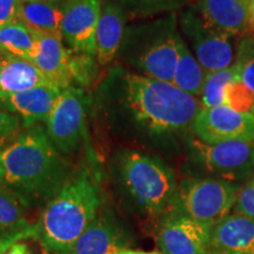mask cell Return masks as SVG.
Masks as SVG:
<instances>
[{
  "label": "cell",
  "mask_w": 254,
  "mask_h": 254,
  "mask_svg": "<svg viewBox=\"0 0 254 254\" xmlns=\"http://www.w3.org/2000/svg\"><path fill=\"white\" fill-rule=\"evenodd\" d=\"M40 125L27 127L1 150L4 185L27 208L45 206L71 177V167Z\"/></svg>",
  "instance_id": "obj_1"
},
{
  "label": "cell",
  "mask_w": 254,
  "mask_h": 254,
  "mask_svg": "<svg viewBox=\"0 0 254 254\" xmlns=\"http://www.w3.org/2000/svg\"><path fill=\"white\" fill-rule=\"evenodd\" d=\"M118 91L124 114L150 134H167L192 127L201 110L194 97L176 85L142 74L125 73Z\"/></svg>",
  "instance_id": "obj_2"
},
{
  "label": "cell",
  "mask_w": 254,
  "mask_h": 254,
  "mask_svg": "<svg viewBox=\"0 0 254 254\" xmlns=\"http://www.w3.org/2000/svg\"><path fill=\"white\" fill-rule=\"evenodd\" d=\"M101 207V195L88 171L71 176L45 205L36 222V239L50 254H69Z\"/></svg>",
  "instance_id": "obj_3"
},
{
  "label": "cell",
  "mask_w": 254,
  "mask_h": 254,
  "mask_svg": "<svg viewBox=\"0 0 254 254\" xmlns=\"http://www.w3.org/2000/svg\"><path fill=\"white\" fill-rule=\"evenodd\" d=\"M120 180L127 194L148 215L167 211L178 189L173 171L160 159L136 151L119 158Z\"/></svg>",
  "instance_id": "obj_4"
},
{
  "label": "cell",
  "mask_w": 254,
  "mask_h": 254,
  "mask_svg": "<svg viewBox=\"0 0 254 254\" xmlns=\"http://www.w3.org/2000/svg\"><path fill=\"white\" fill-rule=\"evenodd\" d=\"M238 184L219 178H190L178 186L167 212L213 227L236 206Z\"/></svg>",
  "instance_id": "obj_5"
},
{
  "label": "cell",
  "mask_w": 254,
  "mask_h": 254,
  "mask_svg": "<svg viewBox=\"0 0 254 254\" xmlns=\"http://www.w3.org/2000/svg\"><path fill=\"white\" fill-rule=\"evenodd\" d=\"M193 157L219 179L234 183L245 180L254 171V141H224L209 145L192 141Z\"/></svg>",
  "instance_id": "obj_6"
},
{
  "label": "cell",
  "mask_w": 254,
  "mask_h": 254,
  "mask_svg": "<svg viewBox=\"0 0 254 254\" xmlns=\"http://www.w3.org/2000/svg\"><path fill=\"white\" fill-rule=\"evenodd\" d=\"M180 25L190 43L194 57L206 72L221 71L233 66L236 57L232 37L208 26L193 9L182 15Z\"/></svg>",
  "instance_id": "obj_7"
},
{
  "label": "cell",
  "mask_w": 254,
  "mask_h": 254,
  "mask_svg": "<svg viewBox=\"0 0 254 254\" xmlns=\"http://www.w3.org/2000/svg\"><path fill=\"white\" fill-rule=\"evenodd\" d=\"M85 124V98L81 90L68 87L62 91L46 120V132L62 153L77 151Z\"/></svg>",
  "instance_id": "obj_8"
},
{
  "label": "cell",
  "mask_w": 254,
  "mask_h": 254,
  "mask_svg": "<svg viewBox=\"0 0 254 254\" xmlns=\"http://www.w3.org/2000/svg\"><path fill=\"white\" fill-rule=\"evenodd\" d=\"M200 141L213 145L224 141H254V114L222 106L201 109L192 125Z\"/></svg>",
  "instance_id": "obj_9"
},
{
  "label": "cell",
  "mask_w": 254,
  "mask_h": 254,
  "mask_svg": "<svg viewBox=\"0 0 254 254\" xmlns=\"http://www.w3.org/2000/svg\"><path fill=\"white\" fill-rule=\"evenodd\" d=\"M212 226L185 215L168 213L159 225L157 244L161 254H209Z\"/></svg>",
  "instance_id": "obj_10"
},
{
  "label": "cell",
  "mask_w": 254,
  "mask_h": 254,
  "mask_svg": "<svg viewBox=\"0 0 254 254\" xmlns=\"http://www.w3.org/2000/svg\"><path fill=\"white\" fill-rule=\"evenodd\" d=\"M101 0H67L64 4L62 37L77 55H95V37Z\"/></svg>",
  "instance_id": "obj_11"
},
{
  "label": "cell",
  "mask_w": 254,
  "mask_h": 254,
  "mask_svg": "<svg viewBox=\"0 0 254 254\" xmlns=\"http://www.w3.org/2000/svg\"><path fill=\"white\" fill-rule=\"evenodd\" d=\"M131 234L110 209H101L69 254H113L129 249Z\"/></svg>",
  "instance_id": "obj_12"
},
{
  "label": "cell",
  "mask_w": 254,
  "mask_h": 254,
  "mask_svg": "<svg viewBox=\"0 0 254 254\" xmlns=\"http://www.w3.org/2000/svg\"><path fill=\"white\" fill-rule=\"evenodd\" d=\"M179 34L168 30L150 38L136 55L135 65L142 75L173 84L178 63Z\"/></svg>",
  "instance_id": "obj_13"
},
{
  "label": "cell",
  "mask_w": 254,
  "mask_h": 254,
  "mask_svg": "<svg viewBox=\"0 0 254 254\" xmlns=\"http://www.w3.org/2000/svg\"><path fill=\"white\" fill-rule=\"evenodd\" d=\"M209 253L254 254V219L230 213L212 227Z\"/></svg>",
  "instance_id": "obj_14"
},
{
  "label": "cell",
  "mask_w": 254,
  "mask_h": 254,
  "mask_svg": "<svg viewBox=\"0 0 254 254\" xmlns=\"http://www.w3.org/2000/svg\"><path fill=\"white\" fill-rule=\"evenodd\" d=\"M193 11L208 26L230 37L250 26V0H199Z\"/></svg>",
  "instance_id": "obj_15"
},
{
  "label": "cell",
  "mask_w": 254,
  "mask_h": 254,
  "mask_svg": "<svg viewBox=\"0 0 254 254\" xmlns=\"http://www.w3.org/2000/svg\"><path fill=\"white\" fill-rule=\"evenodd\" d=\"M39 51L33 64L45 75L52 86L60 91L72 87V55L63 44L62 38L38 33Z\"/></svg>",
  "instance_id": "obj_16"
},
{
  "label": "cell",
  "mask_w": 254,
  "mask_h": 254,
  "mask_svg": "<svg viewBox=\"0 0 254 254\" xmlns=\"http://www.w3.org/2000/svg\"><path fill=\"white\" fill-rule=\"evenodd\" d=\"M62 91L53 86H40L14 94H0V101L21 120L23 127L46 122Z\"/></svg>",
  "instance_id": "obj_17"
},
{
  "label": "cell",
  "mask_w": 254,
  "mask_h": 254,
  "mask_svg": "<svg viewBox=\"0 0 254 254\" xmlns=\"http://www.w3.org/2000/svg\"><path fill=\"white\" fill-rule=\"evenodd\" d=\"M40 86L52 85L32 62L7 56L0 63V94L20 93Z\"/></svg>",
  "instance_id": "obj_18"
},
{
  "label": "cell",
  "mask_w": 254,
  "mask_h": 254,
  "mask_svg": "<svg viewBox=\"0 0 254 254\" xmlns=\"http://www.w3.org/2000/svg\"><path fill=\"white\" fill-rule=\"evenodd\" d=\"M125 19L119 6L107 4L101 9L95 37V56L100 65H107L116 57L124 36Z\"/></svg>",
  "instance_id": "obj_19"
},
{
  "label": "cell",
  "mask_w": 254,
  "mask_h": 254,
  "mask_svg": "<svg viewBox=\"0 0 254 254\" xmlns=\"http://www.w3.org/2000/svg\"><path fill=\"white\" fill-rule=\"evenodd\" d=\"M65 2L21 1L18 21L41 34L62 38V23Z\"/></svg>",
  "instance_id": "obj_20"
},
{
  "label": "cell",
  "mask_w": 254,
  "mask_h": 254,
  "mask_svg": "<svg viewBox=\"0 0 254 254\" xmlns=\"http://www.w3.org/2000/svg\"><path fill=\"white\" fill-rule=\"evenodd\" d=\"M0 47L7 56L33 63L39 51L38 33L15 20L0 27Z\"/></svg>",
  "instance_id": "obj_21"
},
{
  "label": "cell",
  "mask_w": 254,
  "mask_h": 254,
  "mask_svg": "<svg viewBox=\"0 0 254 254\" xmlns=\"http://www.w3.org/2000/svg\"><path fill=\"white\" fill-rule=\"evenodd\" d=\"M207 72L201 67L198 60L179 36L178 38V63L174 82L178 88L192 97H200Z\"/></svg>",
  "instance_id": "obj_22"
},
{
  "label": "cell",
  "mask_w": 254,
  "mask_h": 254,
  "mask_svg": "<svg viewBox=\"0 0 254 254\" xmlns=\"http://www.w3.org/2000/svg\"><path fill=\"white\" fill-rule=\"evenodd\" d=\"M26 209L13 190L4 184L0 185V234L15 233L32 226L33 224L26 218Z\"/></svg>",
  "instance_id": "obj_23"
},
{
  "label": "cell",
  "mask_w": 254,
  "mask_h": 254,
  "mask_svg": "<svg viewBox=\"0 0 254 254\" xmlns=\"http://www.w3.org/2000/svg\"><path fill=\"white\" fill-rule=\"evenodd\" d=\"M237 78L238 73L234 65L221 71L207 73L200 94L202 109H212L225 105L227 85Z\"/></svg>",
  "instance_id": "obj_24"
},
{
  "label": "cell",
  "mask_w": 254,
  "mask_h": 254,
  "mask_svg": "<svg viewBox=\"0 0 254 254\" xmlns=\"http://www.w3.org/2000/svg\"><path fill=\"white\" fill-rule=\"evenodd\" d=\"M238 78L254 92V37H246L238 46L234 60Z\"/></svg>",
  "instance_id": "obj_25"
},
{
  "label": "cell",
  "mask_w": 254,
  "mask_h": 254,
  "mask_svg": "<svg viewBox=\"0 0 254 254\" xmlns=\"http://www.w3.org/2000/svg\"><path fill=\"white\" fill-rule=\"evenodd\" d=\"M225 105L238 112L254 114V92L239 78L234 79L226 87Z\"/></svg>",
  "instance_id": "obj_26"
},
{
  "label": "cell",
  "mask_w": 254,
  "mask_h": 254,
  "mask_svg": "<svg viewBox=\"0 0 254 254\" xmlns=\"http://www.w3.org/2000/svg\"><path fill=\"white\" fill-rule=\"evenodd\" d=\"M234 208L237 213L254 219V171L239 186Z\"/></svg>",
  "instance_id": "obj_27"
},
{
  "label": "cell",
  "mask_w": 254,
  "mask_h": 254,
  "mask_svg": "<svg viewBox=\"0 0 254 254\" xmlns=\"http://www.w3.org/2000/svg\"><path fill=\"white\" fill-rule=\"evenodd\" d=\"M21 126L20 119L0 101V147H4L7 139L18 134Z\"/></svg>",
  "instance_id": "obj_28"
},
{
  "label": "cell",
  "mask_w": 254,
  "mask_h": 254,
  "mask_svg": "<svg viewBox=\"0 0 254 254\" xmlns=\"http://www.w3.org/2000/svg\"><path fill=\"white\" fill-rule=\"evenodd\" d=\"M36 224H33L26 230L20 232H15V233L8 234H0V254H4L9 247L13 244L19 243V241L27 240V239H36Z\"/></svg>",
  "instance_id": "obj_29"
},
{
  "label": "cell",
  "mask_w": 254,
  "mask_h": 254,
  "mask_svg": "<svg viewBox=\"0 0 254 254\" xmlns=\"http://www.w3.org/2000/svg\"><path fill=\"white\" fill-rule=\"evenodd\" d=\"M21 0H0V27L18 20Z\"/></svg>",
  "instance_id": "obj_30"
},
{
  "label": "cell",
  "mask_w": 254,
  "mask_h": 254,
  "mask_svg": "<svg viewBox=\"0 0 254 254\" xmlns=\"http://www.w3.org/2000/svg\"><path fill=\"white\" fill-rule=\"evenodd\" d=\"M4 254H32V251L25 240H23L13 244Z\"/></svg>",
  "instance_id": "obj_31"
},
{
  "label": "cell",
  "mask_w": 254,
  "mask_h": 254,
  "mask_svg": "<svg viewBox=\"0 0 254 254\" xmlns=\"http://www.w3.org/2000/svg\"><path fill=\"white\" fill-rule=\"evenodd\" d=\"M113 254H161L160 252H157V251H140V250H132V249H126L122 250L119 252H116Z\"/></svg>",
  "instance_id": "obj_32"
},
{
  "label": "cell",
  "mask_w": 254,
  "mask_h": 254,
  "mask_svg": "<svg viewBox=\"0 0 254 254\" xmlns=\"http://www.w3.org/2000/svg\"><path fill=\"white\" fill-rule=\"evenodd\" d=\"M250 26L254 28V0H250Z\"/></svg>",
  "instance_id": "obj_33"
},
{
  "label": "cell",
  "mask_w": 254,
  "mask_h": 254,
  "mask_svg": "<svg viewBox=\"0 0 254 254\" xmlns=\"http://www.w3.org/2000/svg\"><path fill=\"white\" fill-rule=\"evenodd\" d=\"M4 147H0V185L4 184V168H2V164H1V150Z\"/></svg>",
  "instance_id": "obj_34"
},
{
  "label": "cell",
  "mask_w": 254,
  "mask_h": 254,
  "mask_svg": "<svg viewBox=\"0 0 254 254\" xmlns=\"http://www.w3.org/2000/svg\"><path fill=\"white\" fill-rule=\"evenodd\" d=\"M21 1H45V2H66L67 0H21Z\"/></svg>",
  "instance_id": "obj_35"
},
{
  "label": "cell",
  "mask_w": 254,
  "mask_h": 254,
  "mask_svg": "<svg viewBox=\"0 0 254 254\" xmlns=\"http://www.w3.org/2000/svg\"><path fill=\"white\" fill-rule=\"evenodd\" d=\"M6 57H7V55H6L4 51H2L1 47H0V63H1L2 60H4V59L6 58Z\"/></svg>",
  "instance_id": "obj_36"
},
{
  "label": "cell",
  "mask_w": 254,
  "mask_h": 254,
  "mask_svg": "<svg viewBox=\"0 0 254 254\" xmlns=\"http://www.w3.org/2000/svg\"><path fill=\"white\" fill-rule=\"evenodd\" d=\"M144 1H155V0H144Z\"/></svg>",
  "instance_id": "obj_37"
},
{
  "label": "cell",
  "mask_w": 254,
  "mask_h": 254,
  "mask_svg": "<svg viewBox=\"0 0 254 254\" xmlns=\"http://www.w3.org/2000/svg\"><path fill=\"white\" fill-rule=\"evenodd\" d=\"M209 254H218V253H209Z\"/></svg>",
  "instance_id": "obj_38"
}]
</instances>
